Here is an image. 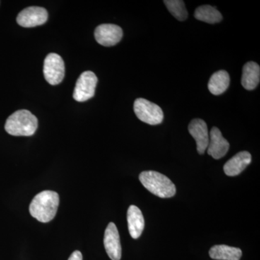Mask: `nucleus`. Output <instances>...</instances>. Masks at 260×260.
<instances>
[{
	"label": "nucleus",
	"instance_id": "5",
	"mask_svg": "<svg viewBox=\"0 0 260 260\" xmlns=\"http://www.w3.org/2000/svg\"><path fill=\"white\" fill-rule=\"evenodd\" d=\"M98 83L96 75L91 71L82 73L76 82L73 98L78 102H84L91 99L95 95Z\"/></svg>",
	"mask_w": 260,
	"mask_h": 260
},
{
	"label": "nucleus",
	"instance_id": "11",
	"mask_svg": "<svg viewBox=\"0 0 260 260\" xmlns=\"http://www.w3.org/2000/svg\"><path fill=\"white\" fill-rule=\"evenodd\" d=\"M229 148L230 145L223 138L220 129L215 126L212 128L209 135V143L207 148L208 155L218 160L226 155Z\"/></svg>",
	"mask_w": 260,
	"mask_h": 260
},
{
	"label": "nucleus",
	"instance_id": "16",
	"mask_svg": "<svg viewBox=\"0 0 260 260\" xmlns=\"http://www.w3.org/2000/svg\"><path fill=\"white\" fill-rule=\"evenodd\" d=\"M210 257L217 260H240L242 251L237 247L227 245H215L210 249Z\"/></svg>",
	"mask_w": 260,
	"mask_h": 260
},
{
	"label": "nucleus",
	"instance_id": "10",
	"mask_svg": "<svg viewBox=\"0 0 260 260\" xmlns=\"http://www.w3.org/2000/svg\"><path fill=\"white\" fill-rule=\"evenodd\" d=\"M188 130L197 143V150L200 154H203L209 143V133L208 126L203 119H194L189 123Z\"/></svg>",
	"mask_w": 260,
	"mask_h": 260
},
{
	"label": "nucleus",
	"instance_id": "8",
	"mask_svg": "<svg viewBox=\"0 0 260 260\" xmlns=\"http://www.w3.org/2000/svg\"><path fill=\"white\" fill-rule=\"evenodd\" d=\"M122 37V29L114 24H102L95 30V40L104 47L116 45L120 42Z\"/></svg>",
	"mask_w": 260,
	"mask_h": 260
},
{
	"label": "nucleus",
	"instance_id": "15",
	"mask_svg": "<svg viewBox=\"0 0 260 260\" xmlns=\"http://www.w3.org/2000/svg\"><path fill=\"white\" fill-rule=\"evenodd\" d=\"M230 84V76L225 70H220L210 77L208 83V89L215 95L223 93L229 88Z\"/></svg>",
	"mask_w": 260,
	"mask_h": 260
},
{
	"label": "nucleus",
	"instance_id": "6",
	"mask_svg": "<svg viewBox=\"0 0 260 260\" xmlns=\"http://www.w3.org/2000/svg\"><path fill=\"white\" fill-rule=\"evenodd\" d=\"M65 67L60 56L55 53L48 54L44 60V75L50 85H58L64 79Z\"/></svg>",
	"mask_w": 260,
	"mask_h": 260
},
{
	"label": "nucleus",
	"instance_id": "7",
	"mask_svg": "<svg viewBox=\"0 0 260 260\" xmlns=\"http://www.w3.org/2000/svg\"><path fill=\"white\" fill-rule=\"evenodd\" d=\"M48 20V12L41 7H29L22 10L17 17V23L24 28L42 25Z\"/></svg>",
	"mask_w": 260,
	"mask_h": 260
},
{
	"label": "nucleus",
	"instance_id": "2",
	"mask_svg": "<svg viewBox=\"0 0 260 260\" xmlns=\"http://www.w3.org/2000/svg\"><path fill=\"white\" fill-rule=\"evenodd\" d=\"M38 128V119L25 109L17 111L7 119L5 129L13 136H32Z\"/></svg>",
	"mask_w": 260,
	"mask_h": 260
},
{
	"label": "nucleus",
	"instance_id": "3",
	"mask_svg": "<svg viewBox=\"0 0 260 260\" xmlns=\"http://www.w3.org/2000/svg\"><path fill=\"white\" fill-rule=\"evenodd\" d=\"M139 179L142 184L149 191L159 198H172L177 191L174 183L160 173L146 171L140 174Z\"/></svg>",
	"mask_w": 260,
	"mask_h": 260
},
{
	"label": "nucleus",
	"instance_id": "1",
	"mask_svg": "<svg viewBox=\"0 0 260 260\" xmlns=\"http://www.w3.org/2000/svg\"><path fill=\"white\" fill-rule=\"evenodd\" d=\"M59 205V194L46 190L36 195L29 207L30 215L42 223H48L55 217Z\"/></svg>",
	"mask_w": 260,
	"mask_h": 260
},
{
	"label": "nucleus",
	"instance_id": "13",
	"mask_svg": "<svg viewBox=\"0 0 260 260\" xmlns=\"http://www.w3.org/2000/svg\"><path fill=\"white\" fill-rule=\"evenodd\" d=\"M128 229L133 239H138L144 230L145 220L141 210L135 206H129L127 211Z\"/></svg>",
	"mask_w": 260,
	"mask_h": 260
},
{
	"label": "nucleus",
	"instance_id": "9",
	"mask_svg": "<svg viewBox=\"0 0 260 260\" xmlns=\"http://www.w3.org/2000/svg\"><path fill=\"white\" fill-rule=\"evenodd\" d=\"M104 246L108 255L112 260H120L121 246L117 228L114 223L108 225L104 234Z\"/></svg>",
	"mask_w": 260,
	"mask_h": 260
},
{
	"label": "nucleus",
	"instance_id": "18",
	"mask_svg": "<svg viewBox=\"0 0 260 260\" xmlns=\"http://www.w3.org/2000/svg\"><path fill=\"white\" fill-rule=\"evenodd\" d=\"M164 3L173 16L179 21H184L187 18L188 13L184 2L181 0H166Z\"/></svg>",
	"mask_w": 260,
	"mask_h": 260
},
{
	"label": "nucleus",
	"instance_id": "17",
	"mask_svg": "<svg viewBox=\"0 0 260 260\" xmlns=\"http://www.w3.org/2000/svg\"><path fill=\"white\" fill-rule=\"evenodd\" d=\"M194 18L207 23H220L223 19L221 13L210 5H203L197 8L194 12Z\"/></svg>",
	"mask_w": 260,
	"mask_h": 260
},
{
	"label": "nucleus",
	"instance_id": "14",
	"mask_svg": "<svg viewBox=\"0 0 260 260\" xmlns=\"http://www.w3.org/2000/svg\"><path fill=\"white\" fill-rule=\"evenodd\" d=\"M242 85L246 90L256 88L260 80V68L257 63L249 61L243 68Z\"/></svg>",
	"mask_w": 260,
	"mask_h": 260
},
{
	"label": "nucleus",
	"instance_id": "4",
	"mask_svg": "<svg viewBox=\"0 0 260 260\" xmlns=\"http://www.w3.org/2000/svg\"><path fill=\"white\" fill-rule=\"evenodd\" d=\"M134 112L140 121L150 125L160 124L164 120V112L161 108L142 98L135 100Z\"/></svg>",
	"mask_w": 260,
	"mask_h": 260
},
{
	"label": "nucleus",
	"instance_id": "12",
	"mask_svg": "<svg viewBox=\"0 0 260 260\" xmlns=\"http://www.w3.org/2000/svg\"><path fill=\"white\" fill-rule=\"evenodd\" d=\"M251 162V154L247 151L239 152L224 165L223 170L229 177L239 175Z\"/></svg>",
	"mask_w": 260,
	"mask_h": 260
},
{
	"label": "nucleus",
	"instance_id": "19",
	"mask_svg": "<svg viewBox=\"0 0 260 260\" xmlns=\"http://www.w3.org/2000/svg\"><path fill=\"white\" fill-rule=\"evenodd\" d=\"M68 260H83V255L79 251H75L73 254L70 255Z\"/></svg>",
	"mask_w": 260,
	"mask_h": 260
}]
</instances>
